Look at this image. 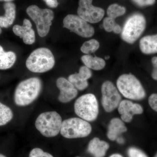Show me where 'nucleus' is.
<instances>
[{
	"mask_svg": "<svg viewBox=\"0 0 157 157\" xmlns=\"http://www.w3.org/2000/svg\"><path fill=\"white\" fill-rule=\"evenodd\" d=\"M16 60V55L13 52H5L0 45V70L10 69Z\"/></svg>",
	"mask_w": 157,
	"mask_h": 157,
	"instance_id": "6ab92c4d",
	"label": "nucleus"
},
{
	"mask_svg": "<svg viewBox=\"0 0 157 157\" xmlns=\"http://www.w3.org/2000/svg\"><path fill=\"white\" fill-rule=\"evenodd\" d=\"M5 14L0 16V27L7 28L12 25L16 17V6L14 3L7 2L4 5Z\"/></svg>",
	"mask_w": 157,
	"mask_h": 157,
	"instance_id": "f3484780",
	"label": "nucleus"
},
{
	"mask_svg": "<svg viewBox=\"0 0 157 157\" xmlns=\"http://www.w3.org/2000/svg\"><path fill=\"white\" fill-rule=\"evenodd\" d=\"M93 0H79L77 10L78 16L90 23H97L103 19V9L93 6Z\"/></svg>",
	"mask_w": 157,
	"mask_h": 157,
	"instance_id": "9b49d317",
	"label": "nucleus"
},
{
	"mask_svg": "<svg viewBox=\"0 0 157 157\" xmlns=\"http://www.w3.org/2000/svg\"><path fill=\"white\" fill-rule=\"evenodd\" d=\"M63 24V27L83 38H90L94 34V29L92 26L78 15H67L64 18Z\"/></svg>",
	"mask_w": 157,
	"mask_h": 157,
	"instance_id": "1a4fd4ad",
	"label": "nucleus"
},
{
	"mask_svg": "<svg viewBox=\"0 0 157 157\" xmlns=\"http://www.w3.org/2000/svg\"><path fill=\"white\" fill-rule=\"evenodd\" d=\"M29 157H54L47 152L43 151L42 149L36 147L32 149L29 155Z\"/></svg>",
	"mask_w": 157,
	"mask_h": 157,
	"instance_id": "bb28decb",
	"label": "nucleus"
},
{
	"mask_svg": "<svg viewBox=\"0 0 157 157\" xmlns=\"http://www.w3.org/2000/svg\"><path fill=\"white\" fill-rule=\"evenodd\" d=\"M117 108L119 113L121 115V119L124 122H130L133 116L140 114L143 112V107L140 104L128 100L121 101Z\"/></svg>",
	"mask_w": 157,
	"mask_h": 157,
	"instance_id": "f8f14e48",
	"label": "nucleus"
},
{
	"mask_svg": "<svg viewBox=\"0 0 157 157\" xmlns=\"http://www.w3.org/2000/svg\"></svg>",
	"mask_w": 157,
	"mask_h": 157,
	"instance_id": "a19ab883",
	"label": "nucleus"
},
{
	"mask_svg": "<svg viewBox=\"0 0 157 157\" xmlns=\"http://www.w3.org/2000/svg\"><path fill=\"white\" fill-rule=\"evenodd\" d=\"M109 56H107L105 57V59H109Z\"/></svg>",
	"mask_w": 157,
	"mask_h": 157,
	"instance_id": "4c0bfd02",
	"label": "nucleus"
},
{
	"mask_svg": "<svg viewBox=\"0 0 157 157\" xmlns=\"http://www.w3.org/2000/svg\"><path fill=\"white\" fill-rule=\"evenodd\" d=\"M127 128L123 121L118 118H113L109 122L107 136L109 140L114 141L119 135L127 132Z\"/></svg>",
	"mask_w": 157,
	"mask_h": 157,
	"instance_id": "dca6fc26",
	"label": "nucleus"
},
{
	"mask_svg": "<svg viewBox=\"0 0 157 157\" xmlns=\"http://www.w3.org/2000/svg\"><path fill=\"white\" fill-rule=\"evenodd\" d=\"M42 88V82L37 77H32L21 81L14 92V103L20 107L29 105L39 97Z\"/></svg>",
	"mask_w": 157,
	"mask_h": 157,
	"instance_id": "f257e3e1",
	"label": "nucleus"
},
{
	"mask_svg": "<svg viewBox=\"0 0 157 157\" xmlns=\"http://www.w3.org/2000/svg\"><path fill=\"white\" fill-rule=\"evenodd\" d=\"M55 60L50 49L46 48H37L27 59L26 66L29 70L35 73H43L53 68Z\"/></svg>",
	"mask_w": 157,
	"mask_h": 157,
	"instance_id": "f03ea898",
	"label": "nucleus"
},
{
	"mask_svg": "<svg viewBox=\"0 0 157 157\" xmlns=\"http://www.w3.org/2000/svg\"><path fill=\"white\" fill-rule=\"evenodd\" d=\"M126 9L117 4L110 5L107 10V14L108 17L115 19L117 17H120L125 13Z\"/></svg>",
	"mask_w": 157,
	"mask_h": 157,
	"instance_id": "5701e85b",
	"label": "nucleus"
},
{
	"mask_svg": "<svg viewBox=\"0 0 157 157\" xmlns=\"http://www.w3.org/2000/svg\"><path fill=\"white\" fill-rule=\"evenodd\" d=\"M151 63L153 67V70L152 72V78L157 81V57H154L151 59Z\"/></svg>",
	"mask_w": 157,
	"mask_h": 157,
	"instance_id": "7c9ffc66",
	"label": "nucleus"
},
{
	"mask_svg": "<svg viewBox=\"0 0 157 157\" xmlns=\"http://www.w3.org/2000/svg\"><path fill=\"white\" fill-rule=\"evenodd\" d=\"M122 28L121 27V26L120 25H119L116 24L115 27H114V28L113 29V32L114 33L118 34L121 33L122 32Z\"/></svg>",
	"mask_w": 157,
	"mask_h": 157,
	"instance_id": "473e14b6",
	"label": "nucleus"
},
{
	"mask_svg": "<svg viewBox=\"0 0 157 157\" xmlns=\"http://www.w3.org/2000/svg\"><path fill=\"white\" fill-rule=\"evenodd\" d=\"M12 1H13V0H0V1H4V2H11Z\"/></svg>",
	"mask_w": 157,
	"mask_h": 157,
	"instance_id": "c9c22d12",
	"label": "nucleus"
},
{
	"mask_svg": "<svg viewBox=\"0 0 157 157\" xmlns=\"http://www.w3.org/2000/svg\"><path fill=\"white\" fill-rule=\"evenodd\" d=\"M100 43L97 40L92 39L86 41L82 45L80 50L82 53L86 55L94 53L99 49Z\"/></svg>",
	"mask_w": 157,
	"mask_h": 157,
	"instance_id": "4be33fe9",
	"label": "nucleus"
},
{
	"mask_svg": "<svg viewBox=\"0 0 157 157\" xmlns=\"http://www.w3.org/2000/svg\"><path fill=\"white\" fill-rule=\"evenodd\" d=\"M148 104L152 109L157 112V94H153L148 98Z\"/></svg>",
	"mask_w": 157,
	"mask_h": 157,
	"instance_id": "c85d7f7f",
	"label": "nucleus"
},
{
	"mask_svg": "<svg viewBox=\"0 0 157 157\" xmlns=\"http://www.w3.org/2000/svg\"><path fill=\"white\" fill-rule=\"evenodd\" d=\"M128 155L129 157H148L144 152L135 147H130L128 150Z\"/></svg>",
	"mask_w": 157,
	"mask_h": 157,
	"instance_id": "cd10ccee",
	"label": "nucleus"
},
{
	"mask_svg": "<svg viewBox=\"0 0 157 157\" xmlns=\"http://www.w3.org/2000/svg\"><path fill=\"white\" fill-rule=\"evenodd\" d=\"M116 24L115 19L109 17H106L103 21V27L106 32L110 33L113 32Z\"/></svg>",
	"mask_w": 157,
	"mask_h": 157,
	"instance_id": "a878e982",
	"label": "nucleus"
},
{
	"mask_svg": "<svg viewBox=\"0 0 157 157\" xmlns=\"http://www.w3.org/2000/svg\"><path fill=\"white\" fill-rule=\"evenodd\" d=\"M68 80L77 90L82 91L86 89L88 86L87 81L82 80L77 76L76 73L71 74L69 76Z\"/></svg>",
	"mask_w": 157,
	"mask_h": 157,
	"instance_id": "b1692460",
	"label": "nucleus"
},
{
	"mask_svg": "<svg viewBox=\"0 0 157 157\" xmlns=\"http://www.w3.org/2000/svg\"><path fill=\"white\" fill-rule=\"evenodd\" d=\"M81 60L85 66L93 70H102L106 66L105 60L99 57H94L90 55H85L82 57Z\"/></svg>",
	"mask_w": 157,
	"mask_h": 157,
	"instance_id": "aec40b11",
	"label": "nucleus"
},
{
	"mask_svg": "<svg viewBox=\"0 0 157 157\" xmlns=\"http://www.w3.org/2000/svg\"><path fill=\"white\" fill-rule=\"evenodd\" d=\"M47 6L50 8H56L58 6V2L57 0H44Z\"/></svg>",
	"mask_w": 157,
	"mask_h": 157,
	"instance_id": "2f4dec72",
	"label": "nucleus"
},
{
	"mask_svg": "<svg viewBox=\"0 0 157 157\" xmlns=\"http://www.w3.org/2000/svg\"><path fill=\"white\" fill-rule=\"evenodd\" d=\"M146 25V19L142 14L136 13L131 15L124 24L121 33L122 39L129 44H133L143 33Z\"/></svg>",
	"mask_w": 157,
	"mask_h": 157,
	"instance_id": "0eeeda50",
	"label": "nucleus"
},
{
	"mask_svg": "<svg viewBox=\"0 0 157 157\" xmlns=\"http://www.w3.org/2000/svg\"><path fill=\"white\" fill-rule=\"evenodd\" d=\"M139 47L144 54L157 53V34L143 37L139 42Z\"/></svg>",
	"mask_w": 157,
	"mask_h": 157,
	"instance_id": "a211bd4d",
	"label": "nucleus"
},
{
	"mask_svg": "<svg viewBox=\"0 0 157 157\" xmlns=\"http://www.w3.org/2000/svg\"><path fill=\"white\" fill-rule=\"evenodd\" d=\"M2 29H1V27H0V34L2 33Z\"/></svg>",
	"mask_w": 157,
	"mask_h": 157,
	"instance_id": "58836bf2",
	"label": "nucleus"
},
{
	"mask_svg": "<svg viewBox=\"0 0 157 157\" xmlns=\"http://www.w3.org/2000/svg\"><path fill=\"white\" fill-rule=\"evenodd\" d=\"M117 87L121 94L130 100L140 101L146 97L141 82L132 74H124L118 78Z\"/></svg>",
	"mask_w": 157,
	"mask_h": 157,
	"instance_id": "7ed1b4c3",
	"label": "nucleus"
},
{
	"mask_svg": "<svg viewBox=\"0 0 157 157\" xmlns=\"http://www.w3.org/2000/svg\"><path fill=\"white\" fill-rule=\"evenodd\" d=\"M0 157H6V156L2 154H0Z\"/></svg>",
	"mask_w": 157,
	"mask_h": 157,
	"instance_id": "e433bc0d",
	"label": "nucleus"
},
{
	"mask_svg": "<svg viewBox=\"0 0 157 157\" xmlns=\"http://www.w3.org/2000/svg\"><path fill=\"white\" fill-rule=\"evenodd\" d=\"M109 147V144L107 142L94 137L89 143L87 151L94 157H104Z\"/></svg>",
	"mask_w": 157,
	"mask_h": 157,
	"instance_id": "2eb2a0df",
	"label": "nucleus"
},
{
	"mask_svg": "<svg viewBox=\"0 0 157 157\" xmlns=\"http://www.w3.org/2000/svg\"><path fill=\"white\" fill-rule=\"evenodd\" d=\"M63 120L61 116L56 111L42 113L37 117L35 127L43 136L55 137L60 132Z\"/></svg>",
	"mask_w": 157,
	"mask_h": 157,
	"instance_id": "20e7f679",
	"label": "nucleus"
},
{
	"mask_svg": "<svg viewBox=\"0 0 157 157\" xmlns=\"http://www.w3.org/2000/svg\"><path fill=\"white\" fill-rule=\"evenodd\" d=\"M137 6H151L155 4V0H132Z\"/></svg>",
	"mask_w": 157,
	"mask_h": 157,
	"instance_id": "c756f323",
	"label": "nucleus"
},
{
	"mask_svg": "<svg viewBox=\"0 0 157 157\" xmlns=\"http://www.w3.org/2000/svg\"><path fill=\"white\" fill-rule=\"evenodd\" d=\"M102 106L107 112L110 113L118 107L121 101L120 93L113 82H104L101 86Z\"/></svg>",
	"mask_w": 157,
	"mask_h": 157,
	"instance_id": "9d476101",
	"label": "nucleus"
},
{
	"mask_svg": "<svg viewBox=\"0 0 157 157\" xmlns=\"http://www.w3.org/2000/svg\"><path fill=\"white\" fill-rule=\"evenodd\" d=\"M92 132V127L87 121L79 117H72L63 121L60 133L68 139L87 137Z\"/></svg>",
	"mask_w": 157,
	"mask_h": 157,
	"instance_id": "423d86ee",
	"label": "nucleus"
},
{
	"mask_svg": "<svg viewBox=\"0 0 157 157\" xmlns=\"http://www.w3.org/2000/svg\"><path fill=\"white\" fill-rule=\"evenodd\" d=\"M76 74L79 78L85 81H87L92 75L90 69L85 66L81 67L79 69L78 73H76Z\"/></svg>",
	"mask_w": 157,
	"mask_h": 157,
	"instance_id": "393cba45",
	"label": "nucleus"
},
{
	"mask_svg": "<svg viewBox=\"0 0 157 157\" xmlns=\"http://www.w3.org/2000/svg\"><path fill=\"white\" fill-rule=\"evenodd\" d=\"M109 157H123L122 155H121V154H119L116 153L113 154H112Z\"/></svg>",
	"mask_w": 157,
	"mask_h": 157,
	"instance_id": "f704fd0d",
	"label": "nucleus"
},
{
	"mask_svg": "<svg viewBox=\"0 0 157 157\" xmlns=\"http://www.w3.org/2000/svg\"><path fill=\"white\" fill-rule=\"evenodd\" d=\"M13 117V113L10 107L0 102V126L5 125Z\"/></svg>",
	"mask_w": 157,
	"mask_h": 157,
	"instance_id": "412c9836",
	"label": "nucleus"
},
{
	"mask_svg": "<svg viewBox=\"0 0 157 157\" xmlns=\"http://www.w3.org/2000/svg\"><path fill=\"white\" fill-rule=\"evenodd\" d=\"M154 157H157V152L156 153V154L155 155Z\"/></svg>",
	"mask_w": 157,
	"mask_h": 157,
	"instance_id": "ea45409f",
	"label": "nucleus"
},
{
	"mask_svg": "<svg viewBox=\"0 0 157 157\" xmlns=\"http://www.w3.org/2000/svg\"><path fill=\"white\" fill-rule=\"evenodd\" d=\"M116 140L117 143L120 144H123L124 143V140L123 138L121 137H118L117 138Z\"/></svg>",
	"mask_w": 157,
	"mask_h": 157,
	"instance_id": "72a5a7b5",
	"label": "nucleus"
},
{
	"mask_svg": "<svg viewBox=\"0 0 157 157\" xmlns=\"http://www.w3.org/2000/svg\"><path fill=\"white\" fill-rule=\"evenodd\" d=\"M57 87L60 91L58 100L62 103H67L76 98L78 90L72 83L64 77H59L56 80Z\"/></svg>",
	"mask_w": 157,
	"mask_h": 157,
	"instance_id": "ddd939ff",
	"label": "nucleus"
},
{
	"mask_svg": "<svg viewBox=\"0 0 157 157\" xmlns=\"http://www.w3.org/2000/svg\"><path fill=\"white\" fill-rule=\"evenodd\" d=\"M26 12L36 26L37 32L41 37L46 36L50 30L54 17L53 11L48 9H41L35 5L29 6Z\"/></svg>",
	"mask_w": 157,
	"mask_h": 157,
	"instance_id": "6e6552de",
	"label": "nucleus"
},
{
	"mask_svg": "<svg viewBox=\"0 0 157 157\" xmlns=\"http://www.w3.org/2000/svg\"><path fill=\"white\" fill-rule=\"evenodd\" d=\"M74 111L80 118L88 122L96 120L99 114V105L97 98L92 94L79 97L74 104Z\"/></svg>",
	"mask_w": 157,
	"mask_h": 157,
	"instance_id": "39448f33",
	"label": "nucleus"
},
{
	"mask_svg": "<svg viewBox=\"0 0 157 157\" xmlns=\"http://www.w3.org/2000/svg\"><path fill=\"white\" fill-rule=\"evenodd\" d=\"M13 31L15 35L22 38L23 42L27 45H32L35 42V33L32 29V23L29 20H24L22 25H14Z\"/></svg>",
	"mask_w": 157,
	"mask_h": 157,
	"instance_id": "4468645a",
	"label": "nucleus"
}]
</instances>
